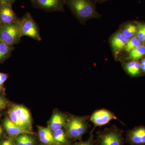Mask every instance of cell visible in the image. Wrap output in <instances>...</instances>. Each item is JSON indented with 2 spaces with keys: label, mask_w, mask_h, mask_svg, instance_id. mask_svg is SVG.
Here are the masks:
<instances>
[{
  "label": "cell",
  "mask_w": 145,
  "mask_h": 145,
  "mask_svg": "<svg viewBox=\"0 0 145 145\" xmlns=\"http://www.w3.org/2000/svg\"><path fill=\"white\" fill-rule=\"evenodd\" d=\"M96 2H98L99 3L104 2L106 1L107 0H94Z\"/></svg>",
  "instance_id": "cell-31"
},
{
  "label": "cell",
  "mask_w": 145,
  "mask_h": 145,
  "mask_svg": "<svg viewBox=\"0 0 145 145\" xmlns=\"http://www.w3.org/2000/svg\"><path fill=\"white\" fill-rule=\"evenodd\" d=\"M72 145H96L95 139L92 134L90 135L87 140L84 142H78Z\"/></svg>",
  "instance_id": "cell-23"
},
{
  "label": "cell",
  "mask_w": 145,
  "mask_h": 145,
  "mask_svg": "<svg viewBox=\"0 0 145 145\" xmlns=\"http://www.w3.org/2000/svg\"><path fill=\"white\" fill-rule=\"evenodd\" d=\"M5 89L4 88L3 86H0V94L3 95L5 93Z\"/></svg>",
  "instance_id": "cell-29"
},
{
  "label": "cell",
  "mask_w": 145,
  "mask_h": 145,
  "mask_svg": "<svg viewBox=\"0 0 145 145\" xmlns=\"http://www.w3.org/2000/svg\"><path fill=\"white\" fill-rule=\"evenodd\" d=\"M34 7L47 12L64 11L66 0H31Z\"/></svg>",
  "instance_id": "cell-6"
},
{
  "label": "cell",
  "mask_w": 145,
  "mask_h": 145,
  "mask_svg": "<svg viewBox=\"0 0 145 145\" xmlns=\"http://www.w3.org/2000/svg\"><path fill=\"white\" fill-rule=\"evenodd\" d=\"M20 23L22 36H28L39 41L41 40L40 28L31 13H27L20 18Z\"/></svg>",
  "instance_id": "cell-5"
},
{
  "label": "cell",
  "mask_w": 145,
  "mask_h": 145,
  "mask_svg": "<svg viewBox=\"0 0 145 145\" xmlns=\"http://www.w3.org/2000/svg\"><path fill=\"white\" fill-rule=\"evenodd\" d=\"M129 40V39L125 37L120 30L111 37L110 44L116 57L117 54L125 49Z\"/></svg>",
  "instance_id": "cell-13"
},
{
  "label": "cell",
  "mask_w": 145,
  "mask_h": 145,
  "mask_svg": "<svg viewBox=\"0 0 145 145\" xmlns=\"http://www.w3.org/2000/svg\"><path fill=\"white\" fill-rule=\"evenodd\" d=\"M141 65V69L142 72L145 73V58L143 59L140 62Z\"/></svg>",
  "instance_id": "cell-28"
},
{
  "label": "cell",
  "mask_w": 145,
  "mask_h": 145,
  "mask_svg": "<svg viewBox=\"0 0 145 145\" xmlns=\"http://www.w3.org/2000/svg\"><path fill=\"white\" fill-rule=\"evenodd\" d=\"M120 31L125 37L130 39L137 35L138 25L131 23L125 24L122 26Z\"/></svg>",
  "instance_id": "cell-18"
},
{
  "label": "cell",
  "mask_w": 145,
  "mask_h": 145,
  "mask_svg": "<svg viewBox=\"0 0 145 145\" xmlns=\"http://www.w3.org/2000/svg\"><path fill=\"white\" fill-rule=\"evenodd\" d=\"M11 106L16 112L25 129L32 131V120L30 112L28 109L20 105H13Z\"/></svg>",
  "instance_id": "cell-10"
},
{
  "label": "cell",
  "mask_w": 145,
  "mask_h": 145,
  "mask_svg": "<svg viewBox=\"0 0 145 145\" xmlns=\"http://www.w3.org/2000/svg\"><path fill=\"white\" fill-rule=\"evenodd\" d=\"M117 120L113 112L106 109H100L94 112L90 117V121L95 126L101 127L108 123L111 120Z\"/></svg>",
  "instance_id": "cell-8"
},
{
  "label": "cell",
  "mask_w": 145,
  "mask_h": 145,
  "mask_svg": "<svg viewBox=\"0 0 145 145\" xmlns=\"http://www.w3.org/2000/svg\"><path fill=\"white\" fill-rule=\"evenodd\" d=\"M22 37L20 20L3 25L0 28V40L8 45L13 46L20 43Z\"/></svg>",
  "instance_id": "cell-4"
},
{
  "label": "cell",
  "mask_w": 145,
  "mask_h": 145,
  "mask_svg": "<svg viewBox=\"0 0 145 145\" xmlns=\"http://www.w3.org/2000/svg\"><path fill=\"white\" fill-rule=\"evenodd\" d=\"M8 102L3 95L0 94V110L4 109L8 106Z\"/></svg>",
  "instance_id": "cell-24"
},
{
  "label": "cell",
  "mask_w": 145,
  "mask_h": 145,
  "mask_svg": "<svg viewBox=\"0 0 145 145\" xmlns=\"http://www.w3.org/2000/svg\"><path fill=\"white\" fill-rule=\"evenodd\" d=\"M7 4L0 3V22L2 25L16 22L20 20L12 7Z\"/></svg>",
  "instance_id": "cell-9"
},
{
  "label": "cell",
  "mask_w": 145,
  "mask_h": 145,
  "mask_svg": "<svg viewBox=\"0 0 145 145\" xmlns=\"http://www.w3.org/2000/svg\"><path fill=\"white\" fill-rule=\"evenodd\" d=\"M68 118L69 116L64 113L58 110H55L48 122V127L52 132L60 129L64 128Z\"/></svg>",
  "instance_id": "cell-11"
},
{
  "label": "cell",
  "mask_w": 145,
  "mask_h": 145,
  "mask_svg": "<svg viewBox=\"0 0 145 145\" xmlns=\"http://www.w3.org/2000/svg\"><path fill=\"white\" fill-rule=\"evenodd\" d=\"M17 0H0V3L7 4L9 5L12 6L13 4Z\"/></svg>",
  "instance_id": "cell-27"
},
{
  "label": "cell",
  "mask_w": 145,
  "mask_h": 145,
  "mask_svg": "<svg viewBox=\"0 0 145 145\" xmlns=\"http://www.w3.org/2000/svg\"><path fill=\"white\" fill-rule=\"evenodd\" d=\"M13 139L16 145H35L36 143L35 138L31 134H20Z\"/></svg>",
  "instance_id": "cell-16"
},
{
  "label": "cell",
  "mask_w": 145,
  "mask_h": 145,
  "mask_svg": "<svg viewBox=\"0 0 145 145\" xmlns=\"http://www.w3.org/2000/svg\"><path fill=\"white\" fill-rule=\"evenodd\" d=\"M3 125L6 131L10 137H15L22 134H29L34 135L35 133L21 128L18 126L11 120L9 117L5 118L3 122Z\"/></svg>",
  "instance_id": "cell-12"
},
{
  "label": "cell",
  "mask_w": 145,
  "mask_h": 145,
  "mask_svg": "<svg viewBox=\"0 0 145 145\" xmlns=\"http://www.w3.org/2000/svg\"><path fill=\"white\" fill-rule=\"evenodd\" d=\"M136 36L141 42H145V24L138 25Z\"/></svg>",
  "instance_id": "cell-22"
},
{
  "label": "cell",
  "mask_w": 145,
  "mask_h": 145,
  "mask_svg": "<svg viewBox=\"0 0 145 145\" xmlns=\"http://www.w3.org/2000/svg\"><path fill=\"white\" fill-rule=\"evenodd\" d=\"M129 54L128 59L131 61H138L145 56V46H141L133 50Z\"/></svg>",
  "instance_id": "cell-20"
},
{
  "label": "cell",
  "mask_w": 145,
  "mask_h": 145,
  "mask_svg": "<svg viewBox=\"0 0 145 145\" xmlns=\"http://www.w3.org/2000/svg\"><path fill=\"white\" fill-rule=\"evenodd\" d=\"M95 140L96 145H124L125 143L123 131L115 125L97 133Z\"/></svg>",
  "instance_id": "cell-3"
},
{
  "label": "cell",
  "mask_w": 145,
  "mask_h": 145,
  "mask_svg": "<svg viewBox=\"0 0 145 145\" xmlns=\"http://www.w3.org/2000/svg\"><path fill=\"white\" fill-rule=\"evenodd\" d=\"M8 78V74L0 72V86H3L4 84Z\"/></svg>",
  "instance_id": "cell-26"
},
{
  "label": "cell",
  "mask_w": 145,
  "mask_h": 145,
  "mask_svg": "<svg viewBox=\"0 0 145 145\" xmlns=\"http://www.w3.org/2000/svg\"><path fill=\"white\" fill-rule=\"evenodd\" d=\"M123 65L126 72L131 77H138L142 74L140 63L137 61H131Z\"/></svg>",
  "instance_id": "cell-15"
},
{
  "label": "cell",
  "mask_w": 145,
  "mask_h": 145,
  "mask_svg": "<svg viewBox=\"0 0 145 145\" xmlns=\"http://www.w3.org/2000/svg\"></svg>",
  "instance_id": "cell-33"
},
{
  "label": "cell",
  "mask_w": 145,
  "mask_h": 145,
  "mask_svg": "<svg viewBox=\"0 0 145 145\" xmlns=\"http://www.w3.org/2000/svg\"><path fill=\"white\" fill-rule=\"evenodd\" d=\"M1 114H0V119H1ZM3 134V131L2 128L1 126V125H0V140Z\"/></svg>",
  "instance_id": "cell-30"
},
{
  "label": "cell",
  "mask_w": 145,
  "mask_h": 145,
  "mask_svg": "<svg viewBox=\"0 0 145 145\" xmlns=\"http://www.w3.org/2000/svg\"><path fill=\"white\" fill-rule=\"evenodd\" d=\"M89 125L84 117L71 115L64 129L69 140H80L87 132Z\"/></svg>",
  "instance_id": "cell-2"
},
{
  "label": "cell",
  "mask_w": 145,
  "mask_h": 145,
  "mask_svg": "<svg viewBox=\"0 0 145 145\" xmlns=\"http://www.w3.org/2000/svg\"><path fill=\"white\" fill-rule=\"evenodd\" d=\"M15 47L0 40V63H3L11 56Z\"/></svg>",
  "instance_id": "cell-17"
},
{
  "label": "cell",
  "mask_w": 145,
  "mask_h": 145,
  "mask_svg": "<svg viewBox=\"0 0 145 145\" xmlns=\"http://www.w3.org/2000/svg\"><path fill=\"white\" fill-rule=\"evenodd\" d=\"M52 133L55 140L61 145H70V140L67 135L65 129L57 130L53 131Z\"/></svg>",
  "instance_id": "cell-19"
},
{
  "label": "cell",
  "mask_w": 145,
  "mask_h": 145,
  "mask_svg": "<svg viewBox=\"0 0 145 145\" xmlns=\"http://www.w3.org/2000/svg\"><path fill=\"white\" fill-rule=\"evenodd\" d=\"M141 45L142 42L136 36H135L129 39L125 50L126 52L129 53L133 50L141 46Z\"/></svg>",
  "instance_id": "cell-21"
},
{
  "label": "cell",
  "mask_w": 145,
  "mask_h": 145,
  "mask_svg": "<svg viewBox=\"0 0 145 145\" xmlns=\"http://www.w3.org/2000/svg\"><path fill=\"white\" fill-rule=\"evenodd\" d=\"M66 3L74 16L82 22L101 17L91 0H66Z\"/></svg>",
  "instance_id": "cell-1"
},
{
  "label": "cell",
  "mask_w": 145,
  "mask_h": 145,
  "mask_svg": "<svg viewBox=\"0 0 145 145\" xmlns=\"http://www.w3.org/2000/svg\"><path fill=\"white\" fill-rule=\"evenodd\" d=\"M125 142L130 145H145V126H138L128 130Z\"/></svg>",
  "instance_id": "cell-7"
},
{
  "label": "cell",
  "mask_w": 145,
  "mask_h": 145,
  "mask_svg": "<svg viewBox=\"0 0 145 145\" xmlns=\"http://www.w3.org/2000/svg\"><path fill=\"white\" fill-rule=\"evenodd\" d=\"M2 24L0 22V28L1 27V26H2Z\"/></svg>",
  "instance_id": "cell-32"
},
{
  "label": "cell",
  "mask_w": 145,
  "mask_h": 145,
  "mask_svg": "<svg viewBox=\"0 0 145 145\" xmlns=\"http://www.w3.org/2000/svg\"><path fill=\"white\" fill-rule=\"evenodd\" d=\"M0 145H16L14 139L12 137H8L3 140Z\"/></svg>",
  "instance_id": "cell-25"
},
{
  "label": "cell",
  "mask_w": 145,
  "mask_h": 145,
  "mask_svg": "<svg viewBox=\"0 0 145 145\" xmlns=\"http://www.w3.org/2000/svg\"><path fill=\"white\" fill-rule=\"evenodd\" d=\"M39 139L46 145H61L54 139L53 133L48 127L38 126Z\"/></svg>",
  "instance_id": "cell-14"
}]
</instances>
